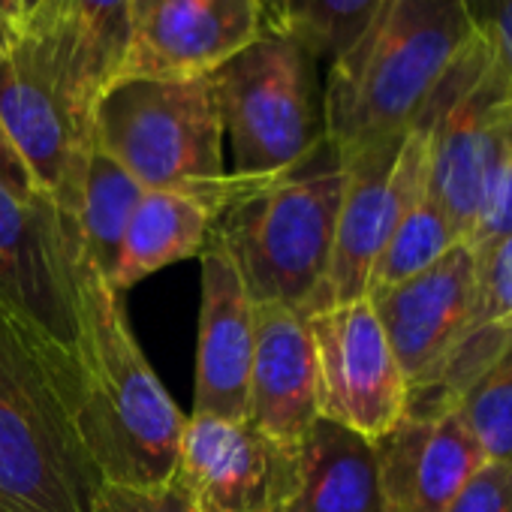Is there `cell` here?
I'll list each match as a JSON object with an SVG mask.
<instances>
[{
    "label": "cell",
    "instance_id": "cell-1",
    "mask_svg": "<svg viewBox=\"0 0 512 512\" xmlns=\"http://www.w3.org/2000/svg\"><path fill=\"white\" fill-rule=\"evenodd\" d=\"M79 407L76 353L0 311V512H91L103 476Z\"/></svg>",
    "mask_w": 512,
    "mask_h": 512
},
{
    "label": "cell",
    "instance_id": "cell-2",
    "mask_svg": "<svg viewBox=\"0 0 512 512\" xmlns=\"http://www.w3.org/2000/svg\"><path fill=\"white\" fill-rule=\"evenodd\" d=\"M73 353L82 374L79 428L103 482L169 485L187 416L142 353L121 293L85 263Z\"/></svg>",
    "mask_w": 512,
    "mask_h": 512
},
{
    "label": "cell",
    "instance_id": "cell-3",
    "mask_svg": "<svg viewBox=\"0 0 512 512\" xmlns=\"http://www.w3.org/2000/svg\"><path fill=\"white\" fill-rule=\"evenodd\" d=\"M476 37L461 0H383L323 82L326 139L347 157L413 127Z\"/></svg>",
    "mask_w": 512,
    "mask_h": 512
},
{
    "label": "cell",
    "instance_id": "cell-4",
    "mask_svg": "<svg viewBox=\"0 0 512 512\" xmlns=\"http://www.w3.org/2000/svg\"><path fill=\"white\" fill-rule=\"evenodd\" d=\"M344 190L347 163L326 139L302 166L220 214L211 241L226 250L253 305L278 302L314 311L332 260Z\"/></svg>",
    "mask_w": 512,
    "mask_h": 512
},
{
    "label": "cell",
    "instance_id": "cell-5",
    "mask_svg": "<svg viewBox=\"0 0 512 512\" xmlns=\"http://www.w3.org/2000/svg\"><path fill=\"white\" fill-rule=\"evenodd\" d=\"M94 148L145 190H184L226 208L269 181L229 175L211 76L115 79L94 106Z\"/></svg>",
    "mask_w": 512,
    "mask_h": 512
},
{
    "label": "cell",
    "instance_id": "cell-6",
    "mask_svg": "<svg viewBox=\"0 0 512 512\" xmlns=\"http://www.w3.org/2000/svg\"><path fill=\"white\" fill-rule=\"evenodd\" d=\"M229 175L269 181L302 166L326 142L320 61L272 28L211 73Z\"/></svg>",
    "mask_w": 512,
    "mask_h": 512
},
{
    "label": "cell",
    "instance_id": "cell-7",
    "mask_svg": "<svg viewBox=\"0 0 512 512\" xmlns=\"http://www.w3.org/2000/svg\"><path fill=\"white\" fill-rule=\"evenodd\" d=\"M413 124L428 142V196L467 241L512 154V79L485 40L467 43Z\"/></svg>",
    "mask_w": 512,
    "mask_h": 512
},
{
    "label": "cell",
    "instance_id": "cell-8",
    "mask_svg": "<svg viewBox=\"0 0 512 512\" xmlns=\"http://www.w3.org/2000/svg\"><path fill=\"white\" fill-rule=\"evenodd\" d=\"M344 163L347 190L338 211L332 260L311 314L365 299L368 275L383 244L401 217L428 193V142L419 124L347 154Z\"/></svg>",
    "mask_w": 512,
    "mask_h": 512
},
{
    "label": "cell",
    "instance_id": "cell-9",
    "mask_svg": "<svg viewBox=\"0 0 512 512\" xmlns=\"http://www.w3.org/2000/svg\"><path fill=\"white\" fill-rule=\"evenodd\" d=\"M302 479V443L247 419L187 416L169 488L190 512H287Z\"/></svg>",
    "mask_w": 512,
    "mask_h": 512
},
{
    "label": "cell",
    "instance_id": "cell-10",
    "mask_svg": "<svg viewBox=\"0 0 512 512\" xmlns=\"http://www.w3.org/2000/svg\"><path fill=\"white\" fill-rule=\"evenodd\" d=\"M79 275L76 220L43 193L22 196L0 184V311L34 323L73 350Z\"/></svg>",
    "mask_w": 512,
    "mask_h": 512
},
{
    "label": "cell",
    "instance_id": "cell-11",
    "mask_svg": "<svg viewBox=\"0 0 512 512\" xmlns=\"http://www.w3.org/2000/svg\"><path fill=\"white\" fill-rule=\"evenodd\" d=\"M317 362V410L377 443L407 413V380L368 299L308 317Z\"/></svg>",
    "mask_w": 512,
    "mask_h": 512
},
{
    "label": "cell",
    "instance_id": "cell-12",
    "mask_svg": "<svg viewBox=\"0 0 512 512\" xmlns=\"http://www.w3.org/2000/svg\"><path fill=\"white\" fill-rule=\"evenodd\" d=\"M272 28L269 0H130L121 76H211Z\"/></svg>",
    "mask_w": 512,
    "mask_h": 512
},
{
    "label": "cell",
    "instance_id": "cell-13",
    "mask_svg": "<svg viewBox=\"0 0 512 512\" xmlns=\"http://www.w3.org/2000/svg\"><path fill=\"white\" fill-rule=\"evenodd\" d=\"M130 0H43L22 31V58L94 127L100 94L121 76Z\"/></svg>",
    "mask_w": 512,
    "mask_h": 512
},
{
    "label": "cell",
    "instance_id": "cell-14",
    "mask_svg": "<svg viewBox=\"0 0 512 512\" xmlns=\"http://www.w3.org/2000/svg\"><path fill=\"white\" fill-rule=\"evenodd\" d=\"M0 124L28 166L37 190L76 217L94 127L16 49L0 61Z\"/></svg>",
    "mask_w": 512,
    "mask_h": 512
},
{
    "label": "cell",
    "instance_id": "cell-15",
    "mask_svg": "<svg viewBox=\"0 0 512 512\" xmlns=\"http://www.w3.org/2000/svg\"><path fill=\"white\" fill-rule=\"evenodd\" d=\"M479 256L458 244L422 275L371 296L410 392L422 389L464 335L473 311Z\"/></svg>",
    "mask_w": 512,
    "mask_h": 512
},
{
    "label": "cell",
    "instance_id": "cell-16",
    "mask_svg": "<svg viewBox=\"0 0 512 512\" xmlns=\"http://www.w3.org/2000/svg\"><path fill=\"white\" fill-rule=\"evenodd\" d=\"M202 263L199 350L190 416L244 419L256 344V305L220 244H208Z\"/></svg>",
    "mask_w": 512,
    "mask_h": 512
},
{
    "label": "cell",
    "instance_id": "cell-17",
    "mask_svg": "<svg viewBox=\"0 0 512 512\" xmlns=\"http://www.w3.org/2000/svg\"><path fill=\"white\" fill-rule=\"evenodd\" d=\"M374 446L389 512H446L485 461L455 410L404 413Z\"/></svg>",
    "mask_w": 512,
    "mask_h": 512
},
{
    "label": "cell",
    "instance_id": "cell-18",
    "mask_svg": "<svg viewBox=\"0 0 512 512\" xmlns=\"http://www.w3.org/2000/svg\"><path fill=\"white\" fill-rule=\"evenodd\" d=\"M244 419L284 443H302L320 419L317 362L305 311L278 302L256 305Z\"/></svg>",
    "mask_w": 512,
    "mask_h": 512
},
{
    "label": "cell",
    "instance_id": "cell-19",
    "mask_svg": "<svg viewBox=\"0 0 512 512\" xmlns=\"http://www.w3.org/2000/svg\"><path fill=\"white\" fill-rule=\"evenodd\" d=\"M479 256L473 311L464 335L449 350L434 377L410 392L407 413L452 410L458 395L506 350L512 347V232L494 241Z\"/></svg>",
    "mask_w": 512,
    "mask_h": 512
},
{
    "label": "cell",
    "instance_id": "cell-20",
    "mask_svg": "<svg viewBox=\"0 0 512 512\" xmlns=\"http://www.w3.org/2000/svg\"><path fill=\"white\" fill-rule=\"evenodd\" d=\"M223 211L226 205L220 199L202 193L145 190L127 226L109 287L124 296L160 269L202 256Z\"/></svg>",
    "mask_w": 512,
    "mask_h": 512
},
{
    "label": "cell",
    "instance_id": "cell-21",
    "mask_svg": "<svg viewBox=\"0 0 512 512\" xmlns=\"http://www.w3.org/2000/svg\"><path fill=\"white\" fill-rule=\"evenodd\" d=\"M287 512H389L377 446L350 428L317 419L302 440V479Z\"/></svg>",
    "mask_w": 512,
    "mask_h": 512
},
{
    "label": "cell",
    "instance_id": "cell-22",
    "mask_svg": "<svg viewBox=\"0 0 512 512\" xmlns=\"http://www.w3.org/2000/svg\"><path fill=\"white\" fill-rule=\"evenodd\" d=\"M142 193L145 187L130 172H124L115 160H109L103 151L94 148L73 220H76L82 263L94 269L106 284L118 266L121 244Z\"/></svg>",
    "mask_w": 512,
    "mask_h": 512
},
{
    "label": "cell",
    "instance_id": "cell-23",
    "mask_svg": "<svg viewBox=\"0 0 512 512\" xmlns=\"http://www.w3.org/2000/svg\"><path fill=\"white\" fill-rule=\"evenodd\" d=\"M464 244V232L452 223V217L425 193L395 226L389 241L383 244L380 256L371 266L365 299L392 290L425 269H431L440 256H446L452 247Z\"/></svg>",
    "mask_w": 512,
    "mask_h": 512
},
{
    "label": "cell",
    "instance_id": "cell-24",
    "mask_svg": "<svg viewBox=\"0 0 512 512\" xmlns=\"http://www.w3.org/2000/svg\"><path fill=\"white\" fill-rule=\"evenodd\" d=\"M380 4L383 0H284L278 28L329 67L368 28Z\"/></svg>",
    "mask_w": 512,
    "mask_h": 512
},
{
    "label": "cell",
    "instance_id": "cell-25",
    "mask_svg": "<svg viewBox=\"0 0 512 512\" xmlns=\"http://www.w3.org/2000/svg\"><path fill=\"white\" fill-rule=\"evenodd\" d=\"M485 461H512V347H506L452 404Z\"/></svg>",
    "mask_w": 512,
    "mask_h": 512
},
{
    "label": "cell",
    "instance_id": "cell-26",
    "mask_svg": "<svg viewBox=\"0 0 512 512\" xmlns=\"http://www.w3.org/2000/svg\"><path fill=\"white\" fill-rule=\"evenodd\" d=\"M446 512H512V461H482Z\"/></svg>",
    "mask_w": 512,
    "mask_h": 512
},
{
    "label": "cell",
    "instance_id": "cell-27",
    "mask_svg": "<svg viewBox=\"0 0 512 512\" xmlns=\"http://www.w3.org/2000/svg\"><path fill=\"white\" fill-rule=\"evenodd\" d=\"M91 512H190L184 500L169 488H142V485H118V482H103Z\"/></svg>",
    "mask_w": 512,
    "mask_h": 512
},
{
    "label": "cell",
    "instance_id": "cell-28",
    "mask_svg": "<svg viewBox=\"0 0 512 512\" xmlns=\"http://www.w3.org/2000/svg\"><path fill=\"white\" fill-rule=\"evenodd\" d=\"M479 40L491 46L512 79V0H461Z\"/></svg>",
    "mask_w": 512,
    "mask_h": 512
},
{
    "label": "cell",
    "instance_id": "cell-29",
    "mask_svg": "<svg viewBox=\"0 0 512 512\" xmlns=\"http://www.w3.org/2000/svg\"><path fill=\"white\" fill-rule=\"evenodd\" d=\"M506 232H512V154L494 184V193L488 199V205L482 208L479 220L473 223L470 235H467V247L473 253H482L488 250L494 241H500Z\"/></svg>",
    "mask_w": 512,
    "mask_h": 512
},
{
    "label": "cell",
    "instance_id": "cell-30",
    "mask_svg": "<svg viewBox=\"0 0 512 512\" xmlns=\"http://www.w3.org/2000/svg\"><path fill=\"white\" fill-rule=\"evenodd\" d=\"M0 184L10 187V190H16V193H22V196L40 193L37 184H34V178H31V172H28V166H25L22 157H19V151L13 148V142H10L4 124H0Z\"/></svg>",
    "mask_w": 512,
    "mask_h": 512
},
{
    "label": "cell",
    "instance_id": "cell-31",
    "mask_svg": "<svg viewBox=\"0 0 512 512\" xmlns=\"http://www.w3.org/2000/svg\"><path fill=\"white\" fill-rule=\"evenodd\" d=\"M40 4H43V0H0V16H4L10 25H16L19 34H22L28 28V22L34 19Z\"/></svg>",
    "mask_w": 512,
    "mask_h": 512
},
{
    "label": "cell",
    "instance_id": "cell-32",
    "mask_svg": "<svg viewBox=\"0 0 512 512\" xmlns=\"http://www.w3.org/2000/svg\"><path fill=\"white\" fill-rule=\"evenodd\" d=\"M19 43H22V34H19V28H16V25H10L4 16H0V61L10 58V55L19 49Z\"/></svg>",
    "mask_w": 512,
    "mask_h": 512
},
{
    "label": "cell",
    "instance_id": "cell-33",
    "mask_svg": "<svg viewBox=\"0 0 512 512\" xmlns=\"http://www.w3.org/2000/svg\"><path fill=\"white\" fill-rule=\"evenodd\" d=\"M284 0H269V7H272V19H275V28H278V10H281Z\"/></svg>",
    "mask_w": 512,
    "mask_h": 512
}]
</instances>
